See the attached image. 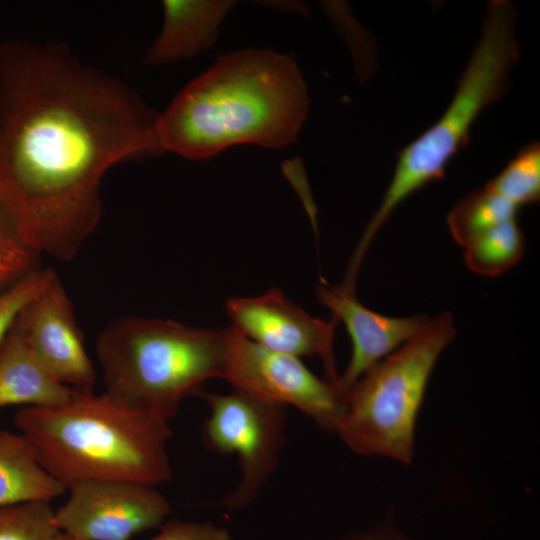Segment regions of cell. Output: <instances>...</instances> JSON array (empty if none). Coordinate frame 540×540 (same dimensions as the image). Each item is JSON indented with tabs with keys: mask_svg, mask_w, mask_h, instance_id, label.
<instances>
[{
	"mask_svg": "<svg viewBox=\"0 0 540 540\" xmlns=\"http://www.w3.org/2000/svg\"><path fill=\"white\" fill-rule=\"evenodd\" d=\"M159 113L67 45L0 42V218L38 255L73 259L118 163L164 153Z\"/></svg>",
	"mask_w": 540,
	"mask_h": 540,
	"instance_id": "6da1fadb",
	"label": "cell"
},
{
	"mask_svg": "<svg viewBox=\"0 0 540 540\" xmlns=\"http://www.w3.org/2000/svg\"><path fill=\"white\" fill-rule=\"evenodd\" d=\"M309 106L294 60L271 50L225 54L186 85L157 130L164 152L202 160L237 144H292Z\"/></svg>",
	"mask_w": 540,
	"mask_h": 540,
	"instance_id": "7a4b0ae2",
	"label": "cell"
},
{
	"mask_svg": "<svg viewBox=\"0 0 540 540\" xmlns=\"http://www.w3.org/2000/svg\"><path fill=\"white\" fill-rule=\"evenodd\" d=\"M14 424L67 489L83 481L157 486L171 477L169 421L104 391L52 407H21Z\"/></svg>",
	"mask_w": 540,
	"mask_h": 540,
	"instance_id": "3957f363",
	"label": "cell"
},
{
	"mask_svg": "<svg viewBox=\"0 0 540 540\" xmlns=\"http://www.w3.org/2000/svg\"><path fill=\"white\" fill-rule=\"evenodd\" d=\"M96 355L105 391L170 421L205 381L224 379L225 329L123 316L99 333Z\"/></svg>",
	"mask_w": 540,
	"mask_h": 540,
	"instance_id": "277c9868",
	"label": "cell"
},
{
	"mask_svg": "<svg viewBox=\"0 0 540 540\" xmlns=\"http://www.w3.org/2000/svg\"><path fill=\"white\" fill-rule=\"evenodd\" d=\"M517 11L506 0L488 3L479 40L440 118L397 155L392 179L356 249L366 253L376 233L413 193L443 178L446 167L469 142L471 128L485 107L507 91L509 72L519 58Z\"/></svg>",
	"mask_w": 540,
	"mask_h": 540,
	"instance_id": "5b68a950",
	"label": "cell"
},
{
	"mask_svg": "<svg viewBox=\"0 0 540 540\" xmlns=\"http://www.w3.org/2000/svg\"><path fill=\"white\" fill-rule=\"evenodd\" d=\"M455 335L450 312L428 319L410 340L351 386L334 432L360 455L410 463L417 416L429 378Z\"/></svg>",
	"mask_w": 540,
	"mask_h": 540,
	"instance_id": "8992f818",
	"label": "cell"
},
{
	"mask_svg": "<svg viewBox=\"0 0 540 540\" xmlns=\"http://www.w3.org/2000/svg\"><path fill=\"white\" fill-rule=\"evenodd\" d=\"M209 408L202 426L206 448L237 457L241 480L221 499L228 509H242L259 495L278 464L285 442L287 406L233 389L228 394L199 390Z\"/></svg>",
	"mask_w": 540,
	"mask_h": 540,
	"instance_id": "52a82bcc",
	"label": "cell"
},
{
	"mask_svg": "<svg viewBox=\"0 0 540 540\" xmlns=\"http://www.w3.org/2000/svg\"><path fill=\"white\" fill-rule=\"evenodd\" d=\"M226 379L234 389L265 401L294 406L334 431L345 410L336 386L314 375L298 357L266 349L234 327L225 329Z\"/></svg>",
	"mask_w": 540,
	"mask_h": 540,
	"instance_id": "ba28073f",
	"label": "cell"
},
{
	"mask_svg": "<svg viewBox=\"0 0 540 540\" xmlns=\"http://www.w3.org/2000/svg\"><path fill=\"white\" fill-rule=\"evenodd\" d=\"M67 491L65 503L54 510V521L59 532L77 540H130L160 527L171 512L169 501L153 485L83 481Z\"/></svg>",
	"mask_w": 540,
	"mask_h": 540,
	"instance_id": "9c48e42d",
	"label": "cell"
},
{
	"mask_svg": "<svg viewBox=\"0 0 540 540\" xmlns=\"http://www.w3.org/2000/svg\"><path fill=\"white\" fill-rule=\"evenodd\" d=\"M12 327L58 382L78 392H94L96 370L72 302L55 272L23 307Z\"/></svg>",
	"mask_w": 540,
	"mask_h": 540,
	"instance_id": "30bf717a",
	"label": "cell"
},
{
	"mask_svg": "<svg viewBox=\"0 0 540 540\" xmlns=\"http://www.w3.org/2000/svg\"><path fill=\"white\" fill-rule=\"evenodd\" d=\"M226 312L232 327L266 349L298 358L320 357L327 381L337 385L335 318L325 321L309 315L276 288L260 296L229 298Z\"/></svg>",
	"mask_w": 540,
	"mask_h": 540,
	"instance_id": "8fae6325",
	"label": "cell"
},
{
	"mask_svg": "<svg viewBox=\"0 0 540 540\" xmlns=\"http://www.w3.org/2000/svg\"><path fill=\"white\" fill-rule=\"evenodd\" d=\"M317 297L333 318L344 323L351 338V358L336 385L343 397L365 372L410 340L428 321L422 315L390 317L376 313L358 301L354 290L332 286L325 280L317 287Z\"/></svg>",
	"mask_w": 540,
	"mask_h": 540,
	"instance_id": "7c38bea8",
	"label": "cell"
},
{
	"mask_svg": "<svg viewBox=\"0 0 540 540\" xmlns=\"http://www.w3.org/2000/svg\"><path fill=\"white\" fill-rule=\"evenodd\" d=\"M233 5V1H163L162 29L146 53V64L189 59L208 49Z\"/></svg>",
	"mask_w": 540,
	"mask_h": 540,
	"instance_id": "4fadbf2b",
	"label": "cell"
},
{
	"mask_svg": "<svg viewBox=\"0 0 540 540\" xmlns=\"http://www.w3.org/2000/svg\"><path fill=\"white\" fill-rule=\"evenodd\" d=\"M75 392L44 368L12 327L0 345V408L52 407L67 402Z\"/></svg>",
	"mask_w": 540,
	"mask_h": 540,
	"instance_id": "5bb4252c",
	"label": "cell"
},
{
	"mask_svg": "<svg viewBox=\"0 0 540 540\" xmlns=\"http://www.w3.org/2000/svg\"><path fill=\"white\" fill-rule=\"evenodd\" d=\"M65 492L41 464L34 445L24 434L0 429V508L51 503Z\"/></svg>",
	"mask_w": 540,
	"mask_h": 540,
	"instance_id": "9a60e30c",
	"label": "cell"
},
{
	"mask_svg": "<svg viewBox=\"0 0 540 540\" xmlns=\"http://www.w3.org/2000/svg\"><path fill=\"white\" fill-rule=\"evenodd\" d=\"M518 207L487 185L461 198L447 215L453 239L465 247L496 225L516 218Z\"/></svg>",
	"mask_w": 540,
	"mask_h": 540,
	"instance_id": "2e32d148",
	"label": "cell"
},
{
	"mask_svg": "<svg viewBox=\"0 0 540 540\" xmlns=\"http://www.w3.org/2000/svg\"><path fill=\"white\" fill-rule=\"evenodd\" d=\"M525 237L516 218L504 221L464 247L469 270L486 277L499 276L522 258Z\"/></svg>",
	"mask_w": 540,
	"mask_h": 540,
	"instance_id": "e0dca14e",
	"label": "cell"
},
{
	"mask_svg": "<svg viewBox=\"0 0 540 540\" xmlns=\"http://www.w3.org/2000/svg\"><path fill=\"white\" fill-rule=\"evenodd\" d=\"M486 185L518 208L540 198V145L522 148Z\"/></svg>",
	"mask_w": 540,
	"mask_h": 540,
	"instance_id": "ac0fdd59",
	"label": "cell"
},
{
	"mask_svg": "<svg viewBox=\"0 0 540 540\" xmlns=\"http://www.w3.org/2000/svg\"><path fill=\"white\" fill-rule=\"evenodd\" d=\"M58 532L50 503L0 508V540H53Z\"/></svg>",
	"mask_w": 540,
	"mask_h": 540,
	"instance_id": "d6986e66",
	"label": "cell"
},
{
	"mask_svg": "<svg viewBox=\"0 0 540 540\" xmlns=\"http://www.w3.org/2000/svg\"><path fill=\"white\" fill-rule=\"evenodd\" d=\"M39 267L40 255L28 248L0 218V293Z\"/></svg>",
	"mask_w": 540,
	"mask_h": 540,
	"instance_id": "ffe728a7",
	"label": "cell"
},
{
	"mask_svg": "<svg viewBox=\"0 0 540 540\" xmlns=\"http://www.w3.org/2000/svg\"><path fill=\"white\" fill-rule=\"evenodd\" d=\"M54 271L39 267L0 293V345L23 307L46 285Z\"/></svg>",
	"mask_w": 540,
	"mask_h": 540,
	"instance_id": "44dd1931",
	"label": "cell"
},
{
	"mask_svg": "<svg viewBox=\"0 0 540 540\" xmlns=\"http://www.w3.org/2000/svg\"><path fill=\"white\" fill-rule=\"evenodd\" d=\"M160 527V531L149 540H231L224 528L208 522L175 519Z\"/></svg>",
	"mask_w": 540,
	"mask_h": 540,
	"instance_id": "7402d4cb",
	"label": "cell"
},
{
	"mask_svg": "<svg viewBox=\"0 0 540 540\" xmlns=\"http://www.w3.org/2000/svg\"><path fill=\"white\" fill-rule=\"evenodd\" d=\"M349 540H408L403 536L396 533L390 527L385 529H380L371 533L353 537Z\"/></svg>",
	"mask_w": 540,
	"mask_h": 540,
	"instance_id": "603a6c76",
	"label": "cell"
},
{
	"mask_svg": "<svg viewBox=\"0 0 540 540\" xmlns=\"http://www.w3.org/2000/svg\"><path fill=\"white\" fill-rule=\"evenodd\" d=\"M53 540H77V539L72 538L64 533L58 532Z\"/></svg>",
	"mask_w": 540,
	"mask_h": 540,
	"instance_id": "cb8c5ba5",
	"label": "cell"
}]
</instances>
